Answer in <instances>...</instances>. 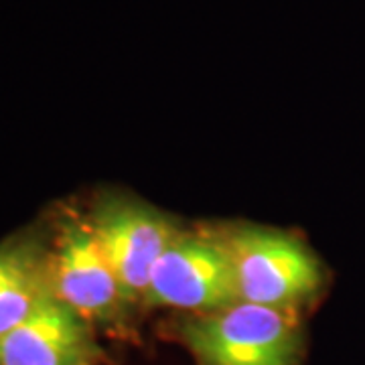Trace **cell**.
Listing matches in <instances>:
<instances>
[{"mask_svg":"<svg viewBox=\"0 0 365 365\" xmlns=\"http://www.w3.org/2000/svg\"><path fill=\"white\" fill-rule=\"evenodd\" d=\"M232 264L240 302L297 311L319 294L325 270L299 237L260 225L213 232Z\"/></svg>","mask_w":365,"mask_h":365,"instance_id":"6da1fadb","label":"cell"},{"mask_svg":"<svg viewBox=\"0 0 365 365\" xmlns=\"http://www.w3.org/2000/svg\"><path fill=\"white\" fill-rule=\"evenodd\" d=\"M179 337L201 365H299L302 355L294 313L250 302L193 314Z\"/></svg>","mask_w":365,"mask_h":365,"instance_id":"7a4b0ae2","label":"cell"},{"mask_svg":"<svg viewBox=\"0 0 365 365\" xmlns=\"http://www.w3.org/2000/svg\"><path fill=\"white\" fill-rule=\"evenodd\" d=\"M49 230L55 299L86 319L96 331L116 323L128 304L88 213L71 205L55 209Z\"/></svg>","mask_w":365,"mask_h":365,"instance_id":"3957f363","label":"cell"},{"mask_svg":"<svg viewBox=\"0 0 365 365\" xmlns=\"http://www.w3.org/2000/svg\"><path fill=\"white\" fill-rule=\"evenodd\" d=\"M86 213L126 304L143 302L157 262L182 232L179 223L140 199L122 193L98 195Z\"/></svg>","mask_w":365,"mask_h":365,"instance_id":"277c9868","label":"cell"},{"mask_svg":"<svg viewBox=\"0 0 365 365\" xmlns=\"http://www.w3.org/2000/svg\"><path fill=\"white\" fill-rule=\"evenodd\" d=\"M240 302L232 264L215 234L181 232L150 274L143 304L195 314Z\"/></svg>","mask_w":365,"mask_h":365,"instance_id":"5b68a950","label":"cell"},{"mask_svg":"<svg viewBox=\"0 0 365 365\" xmlns=\"http://www.w3.org/2000/svg\"><path fill=\"white\" fill-rule=\"evenodd\" d=\"M104 359L96 329L55 297L0 337V365H100Z\"/></svg>","mask_w":365,"mask_h":365,"instance_id":"8992f818","label":"cell"},{"mask_svg":"<svg viewBox=\"0 0 365 365\" xmlns=\"http://www.w3.org/2000/svg\"><path fill=\"white\" fill-rule=\"evenodd\" d=\"M55 297L51 288L49 222L25 227L0 242V337Z\"/></svg>","mask_w":365,"mask_h":365,"instance_id":"52a82bcc","label":"cell"}]
</instances>
